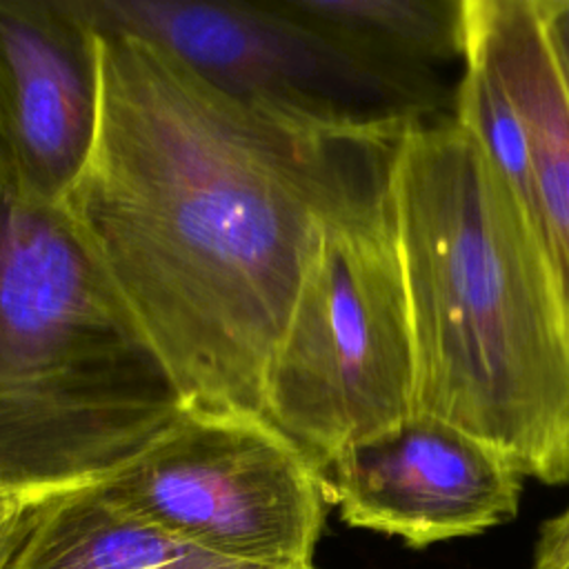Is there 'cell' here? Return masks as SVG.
I'll return each mask as SVG.
<instances>
[{
  "label": "cell",
  "mask_w": 569,
  "mask_h": 569,
  "mask_svg": "<svg viewBox=\"0 0 569 569\" xmlns=\"http://www.w3.org/2000/svg\"><path fill=\"white\" fill-rule=\"evenodd\" d=\"M98 76L93 144L60 207L182 407L262 416L325 220L391 180L405 133L242 102L122 31H98Z\"/></svg>",
  "instance_id": "obj_1"
},
{
  "label": "cell",
  "mask_w": 569,
  "mask_h": 569,
  "mask_svg": "<svg viewBox=\"0 0 569 569\" xmlns=\"http://www.w3.org/2000/svg\"><path fill=\"white\" fill-rule=\"evenodd\" d=\"M391 209L413 336V411L569 480V289L520 200L451 116L398 142Z\"/></svg>",
  "instance_id": "obj_2"
},
{
  "label": "cell",
  "mask_w": 569,
  "mask_h": 569,
  "mask_svg": "<svg viewBox=\"0 0 569 569\" xmlns=\"http://www.w3.org/2000/svg\"><path fill=\"white\" fill-rule=\"evenodd\" d=\"M182 409L60 202L0 156V491L100 485Z\"/></svg>",
  "instance_id": "obj_3"
},
{
  "label": "cell",
  "mask_w": 569,
  "mask_h": 569,
  "mask_svg": "<svg viewBox=\"0 0 569 569\" xmlns=\"http://www.w3.org/2000/svg\"><path fill=\"white\" fill-rule=\"evenodd\" d=\"M413 411L391 180L331 213L271 360L262 416L322 471Z\"/></svg>",
  "instance_id": "obj_4"
},
{
  "label": "cell",
  "mask_w": 569,
  "mask_h": 569,
  "mask_svg": "<svg viewBox=\"0 0 569 569\" xmlns=\"http://www.w3.org/2000/svg\"><path fill=\"white\" fill-rule=\"evenodd\" d=\"M96 31L138 36L216 89L340 133H405L445 116L438 73L378 64L287 0H71Z\"/></svg>",
  "instance_id": "obj_5"
},
{
  "label": "cell",
  "mask_w": 569,
  "mask_h": 569,
  "mask_svg": "<svg viewBox=\"0 0 569 569\" xmlns=\"http://www.w3.org/2000/svg\"><path fill=\"white\" fill-rule=\"evenodd\" d=\"M124 511L209 553L313 565L329 498L313 462L262 416L182 413L98 485Z\"/></svg>",
  "instance_id": "obj_6"
},
{
  "label": "cell",
  "mask_w": 569,
  "mask_h": 569,
  "mask_svg": "<svg viewBox=\"0 0 569 569\" xmlns=\"http://www.w3.org/2000/svg\"><path fill=\"white\" fill-rule=\"evenodd\" d=\"M522 480L493 447L422 413L349 447L322 471L329 505L349 527L396 536L411 549L513 520Z\"/></svg>",
  "instance_id": "obj_7"
},
{
  "label": "cell",
  "mask_w": 569,
  "mask_h": 569,
  "mask_svg": "<svg viewBox=\"0 0 569 569\" xmlns=\"http://www.w3.org/2000/svg\"><path fill=\"white\" fill-rule=\"evenodd\" d=\"M98 31L71 0H0V156L29 193L60 202L98 124Z\"/></svg>",
  "instance_id": "obj_8"
},
{
  "label": "cell",
  "mask_w": 569,
  "mask_h": 569,
  "mask_svg": "<svg viewBox=\"0 0 569 569\" xmlns=\"http://www.w3.org/2000/svg\"><path fill=\"white\" fill-rule=\"evenodd\" d=\"M509 93L527 138L531 218L569 289V93L536 0H465V53Z\"/></svg>",
  "instance_id": "obj_9"
},
{
  "label": "cell",
  "mask_w": 569,
  "mask_h": 569,
  "mask_svg": "<svg viewBox=\"0 0 569 569\" xmlns=\"http://www.w3.org/2000/svg\"><path fill=\"white\" fill-rule=\"evenodd\" d=\"M7 569H273L198 549L111 502L98 485L38 502ZM298 569H316L298 567Z\"/></svg>",
  "instance_id": "obj_10"
},
{
  "label": "cell",
  "mask_w": 569,
  "mask_h": 569,
  "mask_svg": "<svg viewBox=\"0 0 569 569\" xmlns=\"http://www.w3.org/2000/svg\"><path fill=\"white\" fill-rule=\"evenodd\" d=\"M360 56L407 73L465 58V0H287Z\"/></svg>",
  "instance_id": "obj_11"
},
{
  "label": "cell",
  "mask_w": 569,
  "mask_h": 569,
  "mask_svg": "<svg viewBox=\"0 0 569 569\" xmlns=\"http://www.w3.org/2000/svg\"><path fill=\"white\" fill-rule=\"evenodd\" d=\"M462 64L451 116L476 138L533 222L527 138L520 116L502 82L482 58L467 51Z\"/></svg>",
  "instance_id": "obj_12"
},
{
  "label": "cell",
  "mask_w": 569,
  "mask_h": 569,
  "mask_svg": "<svg viewBox=\"0 0 569 569\" xmlns=\"http://www.w3.org/2000/svg\"><path fill=\"white\" fill-rule=\"evenodd\" d=\"M540 24L569 93V0H536Z\"/></svg>",
  "instance_id": "obj_13"
},
{
  "label": "cell",
  "mask_w": 569,
  "mask_h": 569,
  "mask_svg": "<svg viewBox=\"0 0 569 569\" xmlns=\"http://www.w3.org/2000/svg\"><path fill=\"white\" fill-rule=\"evenodd\" d=\"M531 569H569V505L540 525Z\"/></svg>",
  "instance_id": "obj_14"
},
{
  "label": "cell",
  "mask_w": 569,
  "mask_h": 569,
  "mask_svg": "<svg viewBox=\"0 0 569 569\" xmlns=\"http://www.w3.org/2000/svg\"><path fill=\"white\" fill-rule=\"evenodd\" d=\"M44 498L0 491V545L27 527L36 505Z\"/></svg>",
  "instance_id": "obj_15"
},
{
  "label": "cell",
  "mask_w": 569,
  "mask_h": 569,
  "mask_svg": "<svg viewBox=\"0 0 569 569\" xmlns=\"http://www.w3.org/2000/svg\"><path fill=\"white\" fill-rule=\"evenodd\" d=\"M36 507H38V505H36ZM33 511H36V509H33ZM31 520H33V513H31ZM31 520L27 522V527H24V529H20L16 536H11L9 540H4V542L0 545V569H7V565H9L11 556H13V551L18 549V545H20V540L24 538L27 529L31 527Z\"/></svg>",
  "instance_id": "obj_16"
}]
</instances>
